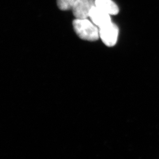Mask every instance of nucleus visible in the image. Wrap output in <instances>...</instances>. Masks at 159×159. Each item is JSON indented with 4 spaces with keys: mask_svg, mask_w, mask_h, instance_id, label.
Here are the masks:
<instances>
[{
    "mask_svg": "<svg viewBox=\"0 0 159 159\" xmlns=\"http://www.w3.org/2000/svg\"><path fill=\"white\" fill-rule=\"evenodd\" d=\"M95 3L97 7L110 15L118 14V7L112 0H95Z\"/></svg>",
    "mask_w": 159,
    "mask_h": 159,
    "instance_id": "nucleus-5",
    "label": "nucleus"
},
{
    "mask_svg": "<svg viewBox=\"0 0 159 159\" xmlns=\"http://www.w3.org/2000/svg\"><path fill=\"white\" fill-rule=\"evenodd\" d=\"M95 6V0H78L72 8L74 16L79 19H87Z\"/></svg>",
    "mask_w": 159,
    "mask_h": 159,
    "instance_id": "nucleus-3",
    "label": "nucleus"
},
{
    "mask_svg": "<svg viewBox=\"0 0 159 159\" xmlns=\"http://www.w3.org/2000/svg\"><path fill=\"white\" fill-rule=\"evenodd\" d=\"M118 28L115 24L111 22L99 28V37L102 42L108 47H113L117 42L118 36Z\"/></svg>",
    "mask_w": 159,
    "mask_h": 159,
    "instance_id": "nucleus-2",
    "label": "nucleus"
},
{
    "mask_svg": "<svg viewBox=\"0 0 159 159\" xmlns=\"http://www.w3.org/2000/svg\"><path fill=\"white\" fill-rule=\"evenodd\" d=\"M78 0H57V6L62 11L72 9Z\"/></svg>",
    "mask_w": 159,
    "mask_h": 159,
    "instance_id": "nucleus-6",
    "label": "nucleus"
},
{
    "mask_svg": "<svg viewBox=\"0 0 159 159\" xmlns=\"http://www.w3.org/2000/svg\"><path fill=\"white\" fill-rule=\"evenodd\" d=\"M89 17L94 24L100 28L111 22L110 15L101 10L96 6L90 11Z\"/></svg>",
    "mask_w": 159,
    "mask_h": 159,
    "instance_id": "nucleus-4",
    "label": "nucleus"
},
{
    "mask_svg": "<svg viewBox=\"0 0 159 159\" xmlns=\"http://www.w3.org/2000/svg\"><path fill=\"white\" fill-rule=\"evenodd\" d=\"M73 26L75 33L83 40L94 41L100 37L98 26L87 19H76L73 21Z\"/></svg>",
    "mask_w": 159,
    "mask_h": 159,
    "instance_id": "nucleus-1",
    "label": "nucleus"
}]
</instances>
